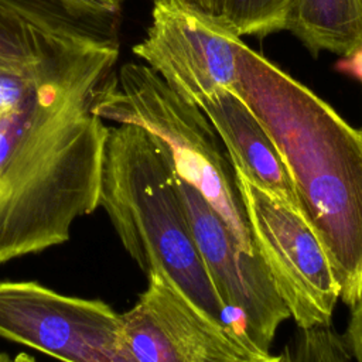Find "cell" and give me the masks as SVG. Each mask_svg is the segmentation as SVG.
<instances>
[{
    "label": "cell",
    "instance_id": "6da1fadb",
    "mask_svg": "<svg viewBox=\"0 0 362 362\" xmlns=\"http://www.w3.org/2000/svg\"><path fill=\"white\" fill-rule=\"evenodd\" d=\"M117 55L100 45L38 98L0 168V263L66 242L99 206L109 126L90 107Z\"/></svg>",
    "mask_w": 362,
    "mask_h": 362
},
{
    "label": "cell",
    "instance_id": "7a4b0ae2",
    "mask_svg": "<svg viewBox=\"0 0 362 362\" xmlns=\"http://www.w3.org/2000/svg\"><path fill=\"white\" fill-rule=\"evenodd\" d=\"M236 76L235 92L274 143L300 212L329 259L339 298L352 307L362 293V130L245 42Z\"/></svg>",
    "mask_w": 362,
    "mask_h": 362
},
{
    "label": "cell",
    "instance_id": "3957f363",
    "mask_svg": "<svg viewBox=\"0 0 362 362\" xmlns=\"http://www.w3.org/2000/svg\"><path fill=\"white\" fill-rule=\"evenodd\" d=\"M99 206L147 277L167 279L209 317L230 325L195 243L171 157L143 127L109 126Z\"/></svg>",
    "mask_w": 362,
    "mask_h": 362
},
{
    "label": "cell",
    "instance_id": "277c9868",
    "mask_svg": "<svg viewBox=\"0 0 362 362\" xmlns=\"http://www.w3.org/2000/svg\"><path fill=\"white\" fill-rule=\"evenodd\" d=\"M92 113L136 124L168 151L175 171L211 204L249 253H256L232 161L204 110L178 96L143 62H126L95 90Z\"/></svg>",
    "mask_w": 362,
    "mask_h": 362
},
{
    "label": "cell",
    "instance_id": "5b68a950",
    "mask_svg": "<svg viewBox=\"0 0 362 362\" xmlns=\"http://www.w3.org/2000/svg\"><path fill=\"white\" fill-rule=\"evenodd\" d=\"M252 242L298 328L329 325L339 286L304 216L235 171Z\"/></svg>",
    "mask_w": 362,
    "mask_h": 362
},
{
    "label": "cell",
    "instance_id": "8992f818",
    "mask_svg": "<svg viewBox=\"0 0 362 362\" xmlns=\"http://www.w3.org/2000/svg\"><path fill=\"white\" fill-rule=\"evenodd\" d=\"M242 42L225 16L187 0H158L144 38L132 51L178 96L201 106L223 90L235 92Z\"/></svg>",
    "mask_w": 362,
    "mask_h": 362
},
{
    "label": "cell",
    "instance_id": "52a82bcc",
    "mask_svg": "<svg viewBox=\"0 0 362 362\" xmlns=\"http://www.w3.org/2000/svg\"><path fill=\"white\" fill-rule=\"evenodd\" d=\"M0 337L62 362H132L122 314L37 281H0Z\"/></svg>",
    "mask_w": 362,
    "mask_h": 362
},
{
    "label": "cell",
    "instance_id": "ba28073f",
    "mask_svg": "<svg viewBox=\"0 0 362 362\" xmlns=\"http://www.w3.org/2000/svg\"><path fill=\"white\" fill-rule=\"evenodd\" d=\"M177 184L195 243L229 324L267 355L279 327L290 318L287 305L260 256L242 247L211 204L178 173Z\"/></svg>",
    "mask_w": 362,
    "mask_h": 362
},
{
    "label": "cell",
    "instance_id": "9c48e42d",
    "mask_svg": "<svg viewBox=\"0 0 362 362\" xmlns=\"http://www.w3.org/2000/svg\"><path fill=\"white\" fill-rule=\"evenodd\" d=\"M147 279L137 303L122 314L132 362H250L264 355L167 279L157 274Z\"/></svg>",
    "mask_w": 362,
    "mask_h": 362
},
{
    "label": "cell",
    "instance_id": "30bf717a",
    "mask_svg": "<svg viewBox=\"0 0 362 362\" xmlns=\"http://www.w3.org/2000/svg\"><path fill=\"white\" fill-rule=\"evenodd\" d=\"M199 107L216 130L233 170L300 212L288 171L270 136L245 100L233 90H223Z\"/></svg>",
    "mask_w": 362,
    "mask_h": 362
},
{
    "label": "cell",
    "instance_id": "8fae6325",
    "mask_svg": "<svg viewBox=\"0 0 362 362\" xmlns=\"http://www.w3.org/2000/svg\"><path fill=\"white\" fill-rule=\"evenodd\" d=\"M107 40L116 38L0 27V110L23 102L42 85L64 75Z\"/></svg>",
    "mask_w": 362,
    "mask_h": 362
},
{
    "label": "cell",
    "instance_id": "7c38bea8",
    "mask_svg": "<svg viewBox=\"0 0 362 362\" xmlns=\"http://www.w3.org/2000/svg\"><path fill=\"white\" fill-rule=\"evenodd\" d=\"M117 17L95 0H0V27L11 31L117 38Z\"/></svg>",
    "mask_w": 362,
    "mask_h": 362
},
{
    "label": "cell",
    "instance_id": "4fadbf2b",
    "mask_svg": "<svg viewBox=\"0 0 362 362\" xmlns=\"http://www.w3.org/2000/svg\"><path fill=\"white\" fill-rule=\"evenodd\" d=\"M286 30L314 55L346 57L362 47V0H293Z\"/></svg>",
    "mask_w": 362,
    "mask_h": 362
},
{
    "label": "cell",
    "instance_id": "5bb4252c",
    "mask_svg": "<svg viewBox=\"0 0 362 362\" xmlns=\"http://www.w3.org/2000/svg\"><path fill=\"white\" fill-rule=\"evenodd\" d=\"M293 0H218V13L225 16L239 35L266 37L286 30Z\"/></svg>",
    "mask_w": 362,
    "mask_h": 362
},
{
    "label": "cell",
    "instance_id": "9a60e30c",
    "mask_svg": "<svg viewBox=\"0 0 362 362\" xmlns=\"http://www.w3.org/2000/svg\"><path fill=\"white\" fill-rule=\"evenodd\" d=\"M288 352L291 362H351L344 337L331 324L300 328Z\"/></svg>",
    "mask_w": 362,
    "mask_h": 362
},
{
    "label": "cell",
    "instance_id": "2e32d148",
    "mask_svg": "<svg viewBox=\"0 0 362 362\" xmlns=\"http://www.w3.org/2000/svg\"><path fill=\"white\" fill-rule=\"evenodd\" d=\"M92 52H93V49L89 52V55H90ZM89 55H88V57H89ZM88 57H83V58L76 64V66H78L81 62H83ZM76 66L71 68L68 72H65L64 75H61V76L52 79L51 82L42 85L40 89H37L34 93H31V95H30L27 99H24L23 102H20V103H17V105H14V106H10V107H7V109H4V110L0 112V168L3 167L4 161L7 160V157H8L10 151H11V148H13L14 143L17 141V139H18L21 130L24 129V126H25V123H27V120H28V117H30V115H31V112H33V109H34V106H35L38 98L41 96V93H42L49 85H52L54 82H57L58 79L64 78L66 74H69L71 71H74Z\"/></svg>",
    "mask_w": 362,
    "mask_h": 362
},
{
    "label": "cell",
    "instance_id": "e0dca14e",
    "mask_svg": "<svg viewBox=\"0 0 362 362\" xmlns=\"http://www.w3.org/2000/svg\"><path fill=\"white\" fill-rule=\"evenodd\" d=\"M342 337L351 356H354L356 362H362V293L358 301L351 307V317Z\"/></svg>",
    "mask_w": 362,
    "mask_h": 362
},
{
    "label": "cell",
    "instance_id": "ac0fdd59",
    "mask_svg": "<svg viewBox=\"0 0 362 362\" xmlns=\"http://www.w3.org/2000/svg\"><path fill=\"white\" fill-rule=\"evenodd\" d=\"M338 66L362 83V47H359L349 55L342 57Z\"/></svg>",
    "mask_w": 362,
    "mask_h": 362
},
{
    "label": "cell",
    "instance_id": "d6986e66",
    "mask_svg": "<svg viewBox=\"0 0 362 362\" xmlns=\"http://www.w3.org/2000/svg\"><path fill=\"white\" fill-rule=\"evenodd\" d=\"M250 362H291V358H290V352H288V346H286L279 355H263V356H259Z\"/></svg>",
    "mask_w": 362,
    "mask_h": 362
},
{
    "label": "cell",
    "instance_id": "ffe728a7",
    "mask_svg": "<svg viewBox=\"0 0 362 362\" xmlns=\"http://www.w3.org/2000/svg\"><path fill=\"white\" fill-rule=\"evenodd\" d=\"M151 1L154 3V1H158V0H151ZM187 1H191V3L197 4L198 7H201L206 11L218 13V0H187Z\"/></svg>",
    "mask_w": 362,
    "mask_h": 362
},
{
    "label": "cell",
    "instance_id": "44dd1931",
    "mask_svg": "<svg viewBox=\"0 0 362 362\" xmlns=\"http://www.w3.org/2000/svg\"><path fill=\"white\" fill-rule=\"evenodd\" d=\"M95 1H98L99 4H102V6H105V7H107L109 10H112L113 13H120V7H122V1L123 0H95Z\"/></svg>",
    "mask_w": 362,
    "mask_h": 362
},
{
    "label": "cell",
    "instance_id": "7402d4cb",
    "mask_svg": "<svg viewBox=\"0 0 362 362\" xmlns=\"http://www.w3.org/2000/svg\"><path fill=\"white\" fill-rule=\"evenodd\" d=\"M13 362H37V361L27 354H18L17 356L13 358Z\"/></svg>",
    "mask_w": 362,
    "mask_h": 362
},
{
    "label": "cell",
    "instance_id": "603a6c76",
    "mask_svg": "<svg viewBox=\"0 0 362 362\" xmlns=\"http://www.w3.org/2000/svg\"><path fill=\"white\" fill-rule=\"evenodd\" d=\"M0 362H13V359L3 351H0Z\"/></svg>",
    "mask_w": 362,
    "mask_h": 362
},
{
    "label": "cell",
    "instance_id": "cb8c5ba5",
    "mask_svg": "<svg viewBox=\"0 0 362 362\" xmlns=\"http://www.w3.org/2000/svg\"><path fill=\"white\" fill-rule=\"evenodd\" d=\"M3 110H4V109H3ZM0 112H1V110H0Z\"/></svg>",
    "mask_w": 362,
    "mask_h": 362
}]
</instances>
